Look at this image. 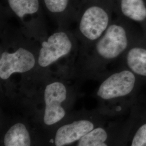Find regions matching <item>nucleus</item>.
I'll list each match as a JSON object with an SVG mask.
<instances>
[{
    "instance_id": "obj_15",
    "label": "nucleus",
    "mask_w": 146,
    "mask_h": 146,
    "mask_svg": "<svg viewBox=\"0 0 146 146\" xmlns=\"http://www.w3.org/2000/svg\"><path fill=\"white\" fill-rule=\"evenodd\" d=\"M145 1H146V0H145Z\"/></svg>"
},
{
    "instance_id": "obj_3",
    "label": "nucleus",
    "mask_w": 146,
    "mask_h": 146,
    "mask_svg": "<svg viewBox=\"0 0 146 146\" xmlns=\"http://www.w3.org/2000/svg\"><path fill=\"white\" fill-rule=\"evenodd\" d=\"M1 14L13 15L20 21L23 33L40 42L46 35L45 11L42 0H2Z\"/></svg>"
},
{
    "instance_id": "obj_11",
    "label": "nucleus",
    "mask_w": 146,
    "mask_h": 146,
    "mask_svg": "<svg viewBox=\"0 0 146 146\" xmlns=\"http://www.w3.org/2000/svg\"><path fill=\"white\" fill-rule=\"evenodd\" d=\"M131 127L125 145L146 146V104L137 98L131 109Z\"/></svg>"
},
{
    "instance_id": "obj_5",
    "label": "nucleus",
    "mask_w": 146,
    "mask_h": 146,
    "mask_svg": "<svg viewBox=\"0 0 146 146\" xmlns=\"http://www.w3.org/2000/svg\"><path fill=\"white\" fill-rule=\"evenodd\" d=\"M141 80L127 68L111 74L101 83L96 92L104 102H123L131 108L137 99Z\"/></svg>"
},
{
    "instance_id": "obj_13",
    "label": "nucleus",
    "mask_w": 146,
    "mask_h": 146,
    "mask_svg": "<svg viewBox=\"0 0 146 146\" xmlns=\"http://www.w3.org/2000/svg\"><path fill=\"white\" fill-rule=\"evenodd\" d=\"M31 143L30 134L26 125L22 123L12 125L5 133L3 139L5 146H29Z\"/></svg>"
},
{
    "instance_id": "obj_1",
    "label": "nucleus",
    "mask_w": 146,
    "mask_h": 146,
    "mask_svg": "<svg viewBox=\"0 0 146 146\" xmlns=\"http://www.w3.org/2000/svg\"><path fill=\"white\" fill-rule=\"evenodd\" d=\"M135 24L116 16L102 35L92 47L95 58L101 63L122 57L132 43L141 33L136 31Z\"/></svg>"
},
{
    "instance_id": "obj_6",
    "label": "nucleus",
    "mask_w": 146,
    "mask_h": 146,
    "mask_svg": "<svg viewBox=\"0 0 146 146\" xmlns=\"http://www.w3.org/2000/svg\"><path fill=\"white\" fill-rule=\"evenodd\" d=\"M75 38L64 28H60L40 42L38 63L47 67L60 58L68 55L76 46Z\"/></svg>"
},
{
    "instance_id": "obj_2",
    "label": "nucleus",
    "mask_w": 146,
    "mask_h": 146,
    "mask_svg": "<svg viewBox=\"0 0 146 146\" xmlns=\"http://www.w3.org/2000/svg\"><path fill=\"white\" fill-rule=\"evenodd\" d=\"M113 14V0H86L76 21L78 38L92 47L110 26Z\"/></svg>"
},
{
    "instance_id": "obj_12",
    "label": "nucleus",
    "mask_w": 146,
    "mask_h": 146,
    "mask_svg": "<svg viewBox=\"0 0 146 146\" xmlns=\"http://www.w3.org/2000/svg\"><path fill=\"white\" fill-rule=\"evenodd\" d=\"M95 124L88 120H80L61 126L56 133L54 144L63 146L80 140L84 136L95 128Z\"/></svg>"
},
{
    "instance_id": "obj_8",
    "label": "nucleus",
    "mask_w": 146,
    "mask_h": 146,
    "mask_svg": "<svg viewBox=\"0 0 146 146\" xmlns=\"http://www.w3.org/2000/svg\"><path fill=\"white\" fill-rule=\"evenodd\" d=\"M86 0H42L45 12L60 28L76 22Z\"/></svg>"
},
{
    "instance_id": "obj_14",
    "label": "nucleus",
    "mask_w": 146,
    "mask_h": 146,
    "mask_svg": "<svg viewBox=\"0 0 146 146\" xmlns=\"http://www.w3.org/2000/svg\"><path fill=\"white\" fill-rule=\"evenodd\" d=\"M109 134L103 127H97L79 140L78 146H106L109 145Z\"/></svg>"
},
{
    "instance_id": "obj_10",
    "label": "nucleus",
    "mask_w": 146,
    "mask_h": 146,
    "mask_svg": "<svg viewBox=\"0 0 146 146\" xmlns=\"http://www.w3.org/2000/svg\"><path fill=\"white\" fill-rule=\"evenodd\" d=\"M114 14L139 26L146 36L145 0H113Z\"/></svg>"
},
{
    "instance_id": "obj_4",
    "label": "nucleus",
    "mask_w": 146,
    "mask_h": 146,
    "mask_svg": "<svg viewBox=\"0 0 146 146\" xmlns=\"http://www.w3.org/2000/svg\"><path fill=\"white\" fill-rule=\"evenodd\" d=\"M5 31L3 51L0 56V78L8 80L13 74L23 73L34 67L36 59L30 42Z\"/></svg>"
},
{
    "instance_id": "obj_7",
    "label": "nucleus",
    "mask_w": 146,
    "mask_h": 146,
    "mask_svg": "<svg viewBox=\"0 0 146 146\" xmlns=\"http://www.w3.org/2000/svg\"><path fill=\"white\" fill-rule=\"evenodd\" d=\"M67 91L64 84L54 82L48 84L44 92L45 109L44 123L52 125L60 122L64 117L66 111L62 104L67 98Z\"/></svg>"
},
{
    "instance_id": "obj_9",
    "label": "nucleus",
    "mask_w": 146,
    "mask_h": 146,
    "mask_svg": "<svg viewBox=\"0 0 146 146\" xmlns=\"http://www.w3.org/2000/svg\"><path fill=\"white\" fill-rule=\"evenodd\" d=\"M125 68L146 81V36L142 33L122 56Z\"/></svg>"
}]
</instances>
